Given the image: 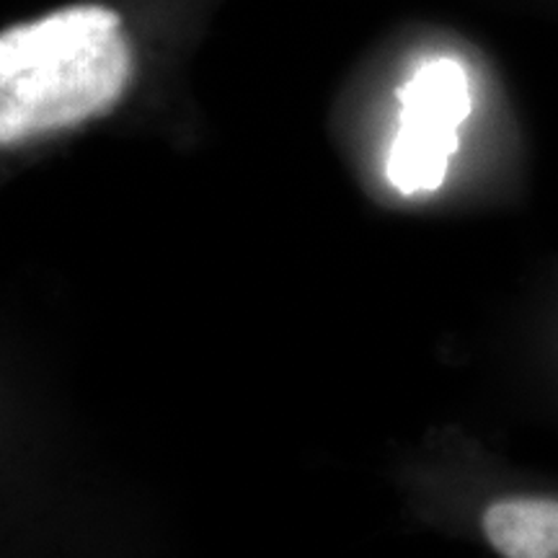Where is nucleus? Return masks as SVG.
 <instances>
[{
  "instance_id": "2",
  "label": "nucleus",
  "mask_w": 558,
  "mask_h": 558,
  "mask_svg": "<svg viewBox=\"0 0 558 558\" xmlns=\"http://www.w3.org/2000/svg\"><path fill=\"white\" fill-rule=\"evenodd\" d=\"M399 101V132L388 153V179L401 194L435 192L458 150L460 124L471 114L469 75L458 60H427L403 83Z\"/></svg>"
},
{
  "instance_id": "3",
  "label": "nucleus",
  "mask_w": 558,
  "mask_h": 558,
  "mask_svg": "<svg viewBox=\"0 0 558 558\" xmlns=\"http://www.w3.org/2000/svg\"><path fill=\"white\" fill-rule=\"evenodd\" d=\"M481 527L501 558H558V499H497L481 514Z\"/></svg>"
},
{
  "instance_id": "1",
  "label": "nucleus",
  "mask_w": 558,
  "mask_h": 558,
  "mask_svg": "<svg viewBox=\"0 0 558 558\" xmlns=\"http://www.w3.org/2000/svg\"><path fill=\"white\" fill-rule=\"evenodd\" d=\"M132 81L122 16L81 3L0 32V148L109 114Z\"/></svg>"
}]
</instances>
